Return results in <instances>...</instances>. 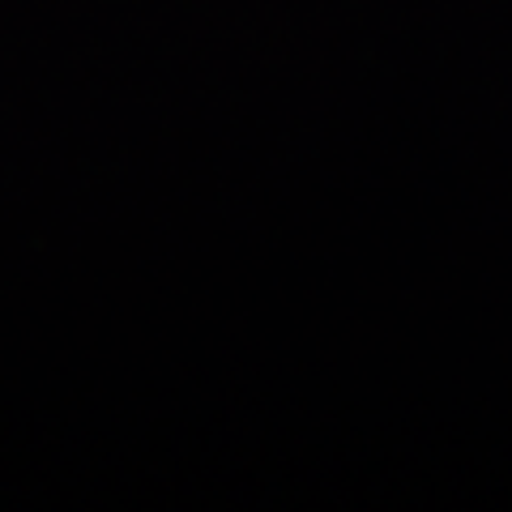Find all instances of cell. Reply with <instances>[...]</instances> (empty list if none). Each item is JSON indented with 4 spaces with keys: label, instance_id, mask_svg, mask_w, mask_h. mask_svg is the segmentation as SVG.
Listing matches in <instances>:
<instances>
[]
</instances>
